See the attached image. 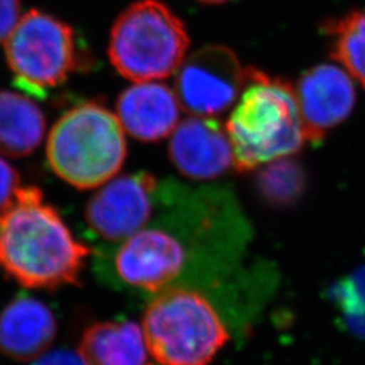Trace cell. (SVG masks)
I'll use <instances>...</instances> for the list:
<instances>
[{"mask_svg":"<svg viewBox=\"0 0 365 365\" xmlns=\"http://www.w3.org/2000/svg\"><path fill=\"white\" fill-rule=\"evenodd\" d=\"M88 255L37 187H22L0 218V269L24 287L76 286Z\"/></svg>","mask_w":365,"mask_h":365,"instance_id":"1","label":"cell"},{"mask_svg":"<svg viewBox=\"0 0 365 365\" xmlns=\"http://www.w3.org/2000/svg\"><path fill=\"white\" fill-rule=\"evenodd\" d=\"M240 101L226 123L235 168L249 172L298 153L307 143L294 87L249 68Z\"/></svg>","mask_w":365,"mask_h":365,"instance_id":"2","label":"cell"},{"mask_svg":"<svg viewBox=\"0 0 365 365\" xmlns=\"http://www.w3.org/2000/svg\"><path fill=\"white\" fill-rule=\"evenodd\" d=\"M128 153L125 130L117 114L98 102H86L64 113L48 137L46 157L53 172L78 190L111 180Z\"/></svg>","mask_w":365,"mask_h":365,"instance_id":"3","label":"cell"},{"mask_svg":"<svg viewBox=\"0 0 365 365\" xmlns=\"http://www.w3.org/2000/svg\"><path fill=\"white\" fill-rule=\"evenodd\" d=\"M141 329L148 352L160 365H209L230 339L212 303L182 286L153 297Z\"/></svg>","mask_w":365,"mask_h":365,"instance_id":"4","label":"cell"},{"mask_svg":"<svg viewBox=\"0 0 365 365\" xmlns=\"http://www.w3.org/2000/svg\"><path fill=\"white\" fill-rule=\"evenodd\" d=\"M190 36L182 19L161 0H138L118 15L108 57L118 73L134 83L167 78L187 57Z\"/></svg>","mask_w":365,"mask_h":365,"instance_id":"5","label":"cell"},{"mask_svg":"<svg viewBox=\"0 0 365 365\" xmlns=\"http://www.w3.org/2000/svg\"><path fill=\"white\" fill-rule=\"evenodd\" d=\"M4 45L16 86L37 98L64 84L81 61L72 27L38 10L22 15Z\"/></svg>","mask_w":365,"mask_h":365,"instance_id":"6","label":"cell"},{"mask_svg":"<svg viewBox=\"0 0 365 365\" xmlns=\"http://www.w3.org/2000/svg\"><path fill=\"white\" fill-rule=\"evenodd\" d=\"M230 48L207 45L187 56L176 72L175 93L187 113L215 117L235 105L248 78Z\"/></svg>","mask_w":365,"mask_h":365,"instance_id":"7","label":"cell"},{"mask_svg":"<svg viewBox=\"0 0 365 365\" xmlns=\"http://www.w3.org/2000/svg\"><path fill=\"white\" fill-rule=\"evenodd\" d=\"M188 262V250L165 229H141L119 242L114 271L122 284L156 295L175 287Z\"/></svg>","mask_w":365,"mask_h":365,"instance_id":"8","label":"cell"},{"mask_svg":"<svg viewBox=\"0 0 365 365\" xmlns=\"http://www.w3.org/2000/svg\"><path fill=\"white\" fill-rule=\"evenodd\" d=\"M157 191V179L148 172L113 178L87 203L86 221L102 240L122 242L149 223Z\"/></svg>","mask_w":365,"mask_h":365,"instance_id":"9","label":"cell"},{"mask_svg":"<svg viewBox=\"0 0 365 365\" xmlns=\"http://www.w3.org/2000/svg\"><path fill=\"white\" fill-rule=\"evenodd\" d=\"M294 90L307 143H321L349 118L356 105L353 78L333 64L304 71Z\"/></svg>","mask_w":365,"mask_h":365,"instance_id":"10","label":"cell"},{"mask_svg":"<svg viewBox=\"0 0 365 365\" xmlns=\"http://www.w3.org/2000/svg\"><path fill=\"white\" fill-rule=\"evenodd\" d=\"M170 157L178 170L191 179L207 180L235 167L233 146L214 117L191 115L172 131Z\"/></svg>","mask_w":365,"mask_h":365,"instance_id":"11","label":"cell"},{"mask_svg":"<svg viewBox=\"0 0 365 365\" xmlns=\"http://www.w3.org/2000/svg\"><path fill=\"white\" fill-rule=\"evenodd\" d=\"M180 108L176 93L168 86L141 81L119 95L117 117L123 130L135 140L157 143L176 129Z\"/></svg>","mask_w":365,"mask_h":365,"instance_id":"12","label":"cell"},{"mask_svg":"<svg viewBox=\"0 0 365 365\" xmlns=\"http://www.w3.org/2000/svg\"><path fill=\"white\" fill-rule=\"evenodd\" d=\"M54 314L41 300L19 295L0 313V352L15 361H34L56 339Z\"/></svg>","mask_w":365,"mask_h":365,"instance_id":"13","label":"cell"},{"mask_svg":"<svg viewBox=\"0 0 365 365\" xmlns=\"http://www.w3.org/2000/svg\"><path fill=\"white\" fill-rule=\"evenodd\" d=\"M78 353L86 365L149 364L143 329L131 321L93 324L83 333Z\"/></svg>","mask_w":365,"mask_h":365,"instance_id":"14","label":"cell"},{"mask_svg":"<svg viewBox=\"0 0 365 365\" xmlns=\"http://www.w3.org/2000/svg\"><path fill=\"white\" fill-rule=\"evenodd\" d=\"M46 131L45 115L25 95L0 91V155L21 158L38 148Z\"/></svg>","mask_w":365,"mask_h":365,"instance_id":"15","label":"cell"},{"mask_svg":"<svg viewBox=\"0 0 365 365\" xmlns=\"http://www.w3.org/2000/svg\"><path fill=\"white\" fill-rule=\"evenodd\" d=\"M331 57L365 88V10H354L325 24Z\"/></svg>","mask_w":365,"mask_h":365,"instance_id":"16","label":"cell"},{"mask_svg":"<svg viewBox=\"0 0 365 365\" xmlns=\"http://www.w3.org/2000/svg\"><path fill=\"white\" fill-rule=\"evenodd\" d=\"M256 187L261 199L272 207L295 205L304 194L307 175L302 164L289 158H277L259 172Z\"/></svg>","mask_w":365,"mask_h":365,"instance_id":"17","label":"cell"},{"mask_svg":"<svg viewBox=\"0 0 365 365\" xmlns=\"http://www.w3.org/2000/svg\"><path fill=\"white\" fill-rule=\"evenodd\" d=\"M341 318L354 336L365 339V267L341 279L330 291Z\"/></svg>","mask_w":365,"mask_h":365,"instance_id":"18","label":"cell"},{"mask_svg":"<svg viewBox=\"0 0 365 365\" xmlns=\"http://www.w3.org/2000/svg\"><path fill=\"white\" fill-rule=\"evenodd\" d=\"M21 188L18 172L0 157V218L13 207Z\"/></svg>","mask_w":365,"mask_h":365,"instance_id":"19","label":"cell"},{"mask_svg":"<svg viewBox=\"0 0 365 365\" xmlns=\"http://www.w3.org/2000/svg\"><path fill=\"white\" fill-rule=\"evenodd\" d=\"M21 18V0H0V43L11 36Z\"/></svg>","mask_w":365,"mask_h":365,"instance_id":"20","label":"cell"},{"mask_svg":"<svg viewBox=\"0 0 365 365\" xmlns=\"http://www.w3.org/2000/svg\"><path fill=\"white\" fill-rule=\"evenodd\" d=\"M33 365H86L78 353L69 351L46 352L33 361Z\"/></svg>","mask_w":365,"mask_h":365,"instance_id":"21","label":"cell"},{"mask_svg":"<svg viewBox=\"0 0 365 365\" xmlns=\"http://www.w3.org/2000/svg\"><path fill=\"white\" fill-rule=\"evenodd\" d=\"M196 1L202 3V4H209V6H218V4H225L232 0H196Z\"/></svg>","mask_w":365,"mask_h":365,"instance_id":"22","label":"cell"},{"mask_svg":"<svg viewBox=\"0 0 365 365\" xmlns=\"http://www.w3.org/2000/svg\"><path fill=\"white\" fill-rule=\"evenodd\" d=\"M148 365H152V364H148Z\"/></svg>","mask_w":365,"mask_h":365,"instance_id":"23","label":"cell"}]
</instances>
